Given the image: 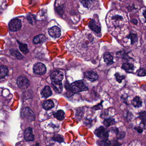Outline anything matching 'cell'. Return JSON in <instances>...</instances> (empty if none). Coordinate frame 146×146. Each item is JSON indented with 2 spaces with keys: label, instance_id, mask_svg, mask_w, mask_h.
Wrapping results in <instances>:
<instances>
[{
  "label": "cell",
  "instance_id": "3957f363",
  "mask_svg": "<svg viewBox=\"0 0 146 146\" xmlns=\"http://www.w3.org/2000/svg\"><path fill=\"white\" fill-rule=\"evenodd\" d=\"M97 4L96 0H77L76 1L78 11L82 14L91 12Z\"/></svg>",
  "mask_w": 146,
  "mask_h": 146
},
{
  "label": "cell",
  "instance_id": "6da1fadb",
  "mask_svg": "<svg viewBox=\"0 0 146 146\" xmlns=\"http://www.w3.org/2000/svg\"><path fill=\"white\" fill-rule=\"evenodd\" d=\"M68 51L72 54L85 60L95 58L99 53V38L92 31H78L66 42Z\"/></svg>",
  "mask_w": 146,
  "mask_h": 146
},
{
  "label": "cell",
  "instance_id": "cb8c5ba5",
  "mask_svg": "<svg viewBox=\"0 0 146 146\" xmlns=\"http://www.w3.org/2000/svg\"><path fill=\"white\" fill-rule=\"evenodd\" d=\"M115 123V119H114L112 118L105 119L103 122V124L107 127L111 126V125L114 124Z\"/></svg>",
  "mask_w": 146,
  "mask_h": 146
},
{
  "label": "cell",
  "instance_id": "44dd1931",
  "mask_svg": "<svg viewBox=\"0 0 146 146\" xmlns=\"http://www.w3.org/2000/svg\"><path fill=\"white\" fill-rule=\"evenodd\" d=\"M54 106V103L51 100H48L43 103V107L45 110H50Z\"/></svg>",
  "mask_w": 146,
  "mask_h": 146
},
{
  "label": "cell",
  "instance_id": "8992f818",
  "mask_svg": "<svg viewBox=\"0 0 146 146\" xmlns=\"http://www.w3.org/2000/svg\"><path fill=\"white\" fill-rule=\"evenodd\" d=\"M17 83L19 87L22 89H26L30 85L29 81L25 77L22 76L18 78Z\"/></svg>",
  "mask_w": 146,
  "mask_h": 146
},
{
  "label": "cell",
  "instance_id": "f1b7e54d",
  "mask_svg": "<svg viewBox=\"0 0 146 146\" xmlns=\"http://www.w3.org/2000/svg\"><path fill=\"white\" fill-rule=\"evenodd\" d=\"M117 137L119 140H121V139H123L125 137V133L123 131H118L117 133Z\"/></svg>",
  "mask_w": 146,
  "mask_h": 146
},
{
  "label": "cell",
  "instance_id": "e0dca14e",
  "mask_svg": "<svg viewBox=\"0 0 146 146\" xmlns=\"http://www.w3.org/2000/svg\"><path fill=\"white\" fill-rule=\"evenodd\" d=\"M23 113L24 114V117L30 119L31 121L35 119L34 113L30 109H29V108H26L24 109Z\"/></svg>",
  "mask_w": 146,
  "mask_h": 146
},
{
  "label": "cell",
  "instance_id": "9c48e42d",
  "mask_svg": "<svg viewBox=\"0 0 146 146\" xmlns=\"http://www.w3.org/2000/svg\"><path fill=\"white\" fill-rule=\"evenodd\" d=\"M99 23V20L96 22V19L94 18V19H92V21H91L89 25V27L91 31H94L97 34H99L101 32L100 25V23L98 24Z\"/></svg>",
  "mask_w": 146,
  "mask_h": 146
},
{
  "label": "cell",
  "instance_id": "4316f807",
  "mask_svg": "<svg viewBox=\"0 0 146 146\" xmlns=\"http://www.w3.org/2000/svg\"><path fill=\"white\" fill-rule=\"evenodd\" d=\"M54 141L59 143H62L64 142V137L59 135H55L53 138Z\"/></svg>",
  "mask_w": 146,
  "mask_h": 146
},
{
  "label": "cell",
  "instance_id": "5b68a950",
  "mask_svg": "<svg viewBox=\"0 0 146 146\" xmlns=\"http://www.w3.org/2000/svg\"><path fill=\"white\" fill-rule=\"evenodd\" d=\"M94 134L101 139H108V131L106 128L101 126L96 129L94 131Z\"/></svg>",
  "mask_w": 146,
  "mask_h": 146
},
{
  "label": "cell",
  "instance_id": "30bf717a",
  "mask_svg": "<svg viewBox=\"0 0 146 146\" xmlns=\"http://www.w3.org/2000/svg\"><path fill=\"white\" fill-rule=\"evenodd\" d=\"M49 35L54 38H58L61 35V30L59 27L54 26L48 30Z\"/></svg>",
  "mask_w": 146,
  "mask_h": 146
},
{
  "label": "cell",
  "instance_id": "d6a6232c",
  "mask_svg": "<svg viewBox=\"0 0 146 146\" xmlns=\"http://www.w3.org/2000/svg\"><path fill=\"white\" fill-rule=\"evenodd\" d=\"M143 128H141L140 126H139V127L136 128L137 131L139 133H141L143 131Z\"/></svg>",
  "mask_w": 146,
  "mask_h": 146
},
{
  "label": "cell",
  "instance_id": "603a6c76",
  "mask_svg": "<svg viewBox=\"0 0 146 146\" xmlns=\"http://www.w3.org/2000/svg\"><path fill=\"white\" fill-rule=\"evenodd\" d=\"M8 70L7 67L5 66H0V78L5 77L8 74Z\"/></svg>",
  "mask_w": 146,
  "mask_h": 146
},
{
  "label": "cell",
  "instance_id": "277c9868",
  "mask_svg": "<svg viewBox=\"0 0 146 146\" xmlns=\"http://www.w3.org/2000/svg\"><path fill=\"white\" fill-rule=\"evenodd\" d=\"M71 90L74 93L82 92L88 90V86L83 80H79L72 83L70 85Z\"/></svg>",
  "mask_w": 146,
  "mask_h": 146
},
{
  "label": "cell",
  "instance_id": "52a82bcc",
  "mask_svg": "<svg viewBox=\"0 0 146 146\" xmlns=\"http://www.w3.org/2000/svg\"><path fill=\"white\" fill-rule=\"evenodd\" d=\"M9 28L11 31H18L22 28V23L20 19H15L12 20L9 25Z\"/></svg>",
  "mask_w": 146,
  "mask_h": 146
},
{
  "label": "cell",
  "instance_id": "484cf974",
  "mask_svg": "<svg viewBox=\"0 0 146 146\" xmlns=\"http://www.w3.org/2000/svg\"><path fill=\"white\" fill-rule=\"evenodd\" d=\"M98 144L101 146H108L111 145L110 142L108 139H101L98 141Z\"/></svg>",
  "mask_w": 146,
  "mask_h": 146
},
{
  "label": "cell",
  "instance_id": "5bb4252c",
  "mask_svg": "<svg viewBox=\"0 0 146 146\" xmlns=\"http://www.w3.org/2000/svg\"><path fill=\"white\" fill-rule=\"evenodd\" d=\"M24 137L26 140L28 141H33L35 139L32 129L30 127L27 128L24 133Z\"/></svg>",
  "mask_w": 146,
  "mask_h": 146
},
{
  "label": "cell",
  "instance_id": "83f0119b",
  "mask_svg": "<svg viewBox=\"0 0 146 146\" xmlns=\"http://www.w3.org/2000/svg\"><path fill=\"white\" fill-rule=\"evenodd\" d=\"M115 76L116 77V79L118 82L120 83L125 78V76H120L119 73H116L115 74Z\"/></svg>",
  "mask_w": 146,
  "mask_h": 146
},
{
  "label": "cell",
  "instance_id": "9a60e30c",
  "mask_svg": "<svg viewBox=\"0 0 146 146\" xmlns=\"http://www.w3.org/2000/svg\"><path fill=\"white\" fill-rule=\"evenodd\" d=\"M41 94L45 98H48L52 94V90L49 86H46L42 90Z\"/></svg>",
  "mask_w": 146,
  "mask_h": 146
},
{
  "label": "cell",
  "instance_id": "d4e9b609",
  "mask_svg": "<svg viewBox=\"0 0 146 146\" xmlns=\"http://www.w3.org/2000/svg\"><path fill=\"white\" fill-rule=\"evenodd\" d=\"M19 47L22 52L23 53L25 54H27L29 52V51L28 48V46L26 44L19 43Z\"/></svg>",
  "mask_w": 146,
  "mask_h": 146
},
{
  "label": "cell",
  "instance_id": "8fae6325",
  "mask_svg": "<svg viewBox=\"0 0 146 146\" xmlns=\"http://www.w3.org/2000/svg\"><path fill=\"white\" fill-rule=\"evenodd\" d=\"M84 78L86 79L90 82L96 81L99 77L97 73L93 71H88L84 73Z\"/></svg>",
  "mask_w": 146,
  "mask_h": 146
},
{
  "label": "cell",
  "instance_id": "7402d4cb",
  "mask_svg": "<svg viewBox=\"0 0 146 146\" xmlns=\"http://www.w3.org/2000/svg\"><path fill=\"white\" fill-rule=\"evenodd\" d=\"M132 104L135 107L139 108L142 106V101L139 96H136L132 100Z\"/></svg>",
  "mask_w": 146,
  "mask_h": 146
},
{
  "label": "cell",
  "instance_id": "d6986e66",
  "mask_svg": "<svg viewBox=\"0 0 146 146\" xmlns=\"http://www.w3.org/2000/svg\"><path fill=\"white\" fill-rule=\"evenodd\" d=\"M122 69L127 72H131L133 71L134 70V66L132 64L129 63H124L122 66Z\"/></svg>",
  "mask_w": 146,
  "mask_h": 146
},
{
  "label": "cell",
  "instance_id": "4dcf8cb0",
  "mask_svg": "<svg viewBox=\"0 0 146 146\" xmlns=\"http://www.w3.org/2000/svg\"><path fill=\"white\" fill-rule=\"evenodd\" d=\"M138 76H144L146 75V71L145 69H140L138 72Z\"/></svg>",
  "mask_w": 146,
  "mask_h": 146
},
{
  "label": "cell",
  "instance_id": "1f68e13d",
  "mask_svg": "<svg viewBox=\"0 0 146 146\" xmlns=\"http://www.w3.org/2000/svg\"><path fill=\"white\" fill-rule=\"evenodd\" d=\"M12 54L13 55V56H16L17 58L22 59V58H23V56L20 54V53L18 51V52H15V51H14L12 53Z\"/></svg>",
  "mask_w": 146,
  "mask_h": 146
},
{
  "label": "cell",
  "instance_id": "f546056e",
  "mask_svg": "<svg viewBox=\"0 0 146 146\" xmlns=\"http://www.w3.org/2000/svg\"><path fill=\"white\" fill-rule=\"evenodd\" d=\"M140 118L143 121V123H144L145 124V122H146V112L145 111H142V112L140 113Z\"/></svg>",
  "mask_w": 146,
  "mask_h": 146
},
{
  "label": "cell",
  "instance_id": "ffe728a7",
  "mask_svg": "<svg viewBox=\"0 0 146 146\" xmlns=\"http://www.w3.org/2000/svg\"><path fill=\"white\" fill-rule=\"evenodd\" d=\"M54 117L57 118L58 120L62 121L64 120L65 118V113L63 110H60L54 113Z\"/></svg>",
  "mask_w": 146,
  "mask_h": 146
},
{
  "label": "cell",
  "instance_id": "7a4b0ae2",
  "mask_svg": "<svg viewBox=\"0 0 146 146\" xmlns=\"http://www.w3.org/2000/svg\"><path fill=\"white\" fill-rule=\"evenodd\" d=\"M106 23L109 33L114 36L121 35L128 30L129 19L126 13L122 11L113 10L108 13Z\"/></svg>",
  "mask_w": 146,
  "mask_h": 146
},
{
  "label": "cell",
  "instance_id": "ac0fdd59",
  "mask_svg": "<svg viewBox=\"0 0 146 146\" xmlns=\"http://www.w3.org/2000/svg\"><path fill=\"white\" fill-rule=\"evenodd\" d=\"M46 40L45 36L43 35H40L35 36L33 40V42L35 44H40L45 41Z\"/></svg>",
  "mask_w": 146,
  "mask_h": 146
},
{
  "label": "cell",
  "instance_id": "2e32d148",
  "mask_svg": "<svg viewBox=\"0 0 146 146\" xmlns=\"http://www.w3.org/2000/svg\"><path fill=\"white\" fill-rule=\"evenodd\" d=\"M103 59L105 63L108 65H111L113 63V57L109 53H106L103 56Z\"/></svg>",
  "mask_w": 146,
  "mask_h": 146
},
{
  "label": "cell",
  "instance_id": "7c38bea8",
  "mask_svg": "<svg viewBox=\"0 0 146 146\" xmlns=\"http://www.w3.org/2000/svg\"><path fill=\"white\" fill-rule=\"evenodd\" d=\"M51 84L56 93L60 94L63 91V86L61 81H52Z\"/></svg>",
  "mask_w": 146,
  "mask_h": 146
},
{
  "label": "cell",
  "instance_id": "4fadbf2b",
  "mask_svg": "<svg viewBox=\"0 0 146 146\" xmlns=\"http://www.w3.org/2000/svg\"><path fill=\"white\" fill-rule=\"evenodd\" d=\"M64 77V74L59 71L54 72L50 76L52 81H62Z\"/></svg>",
  "mask_w": 146,
  "mask_h": 146
},
{
  "label": "cell",
  "instance_id": "ba28073f",
  "mask_svg": "<svg viewBox=\"0 0 146 146\" xmlns=\"http://www.w3.org/2000/svg\"><path fill=\"white\" fill-rule=\"evenodd\" d=\"M34 72L36 74L40 75H43L46 73V68L45 65L42 63H38L34 66Z\"/></svg>",
  "mask_w": 146,
  "mask_h": 146
}]
</instances>
